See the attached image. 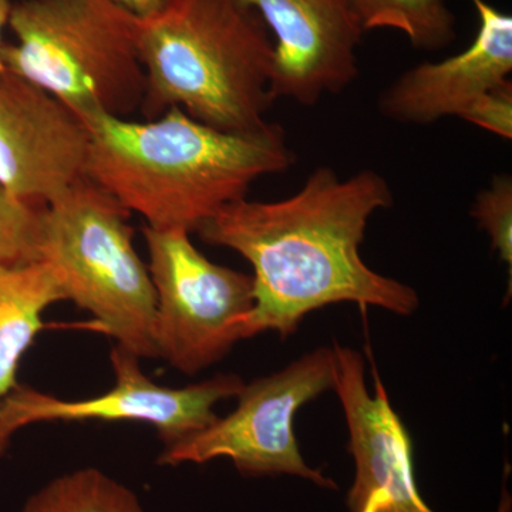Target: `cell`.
<instances>
[{
  "label": "cell",
  "instance_id": "1",
  "mask_svg": "<svg viewBox=\"0 0 512 512\" xmlns=\"http://www.w3.org/2000/svg\"><path fill=\"white\" fill-rule=\"evenodd\" d=\"M393 202L392 188L376 171L340 178L318 167L291 197L242 198L202 225L205 244L237 252L254 269V306L242 320L241 338L276 332L286 339L306 315L333 303L416 312L417 292L377 274L360 256L370 218Z\"/></svg>",
  "mask_w": 512,
  "mask_h": 512
},
{
  "label": "cell",
  "instance_id": "2",
  "mask_svg": "<svg viewBox=\"0 0 512 512\" xmlns=\"http://www.w3.org/2000/svg\"><path fill=\"white\" fill-rule=\"evenodd\" d=\"M87 178L130 214L160 229L198 232L265 175L288 171L296 157L284 130L269 123L229 133L170 107L148 121L93 114Z\"/></svg>",
  "mask_w": 512,
  "mask_h": 512
},
{
  "label": "cell",
  "instance_id": "3",
  "mask_svg": "<svg viewBox=\"0 0 512 512\" xmlns=\"http://www.w3.org/2000/svg\"><path fill=\"white\" fill-rule=\"evenodd\" d=\"M138 49L147 113L178 107L229 133L268 126L274 39L244 0H171L157 15L138 19Z\"/></svg>",
  "mask_w": 512,
  "mask_h": 512
},
{
  "label": "cell",
  "instance_id": "4",
  "mask_svg": "<svg viewBox=\"0 0 512 512\" xmlns=\"http://www.w3.org/2000/svg\"><path fill=\"white\" fill-rule=\"evenodd\" d=\"M2 49L8 72L76 111L123 117L143 109L138 18L110 0H20Z\"/></svg>",
  "mask_w": 512,
  "mask_h": 512
},
{
  "label": "cell",
  "instance_id": "5",
  "mask_svg": "<svg viewBox=\"0 0 512 512\" xmlns=\"http://www.w3.org/2000/svg\"><path fill=\"white\" fill-rule=\"evenodd\" d=\"M130 215L89 178L80 181L43 208L37 262L117 346L156 359V293Z\"/></svg>",
  "mask_w": 512,
  "mask_h": 512
},
{
  "label": "cell",
  "instance_id": "6",
  "mask_svg": "<svg viewBox=\"0 0 512 512\" xmlns=\"http://www.w3.org/2000/svg\"><path fill=\"white\" fill-rule=\"evenodd\" d=\"M156 293L158 357L192 376L220 362L254 306L252 275L214 264L184 229L143 228Z\"/></svg>",
  "mask_w": 512,
  "mask_h": 512
},
{
  "label": "cell",
  "instance_id": "7",
  "mask_svg": "<svg viewBox=\"0 0 512 512\" xmlns=\"http://www.w3.org/2000/svg\"><path fill=\"white\" fill-rule=\"evenodd\" d=\"M335 353L319 348L274 375L244 384L238 406L204 430L165 447L158 463L177 467L228 458L249 477L289 474L336 490L338 485L303 460L293 421L296 413L333 389Z\"/></svg>",
  "mask_w": 512,
  "mask_h": 512
},
{
  "label": "cell",
  "instance_id": "8",
  "mask_svg": "<svg viewBox=\"0 0 512 512\" xmlns=\"http://www.w3.org/2000/svg\"><path fill=\"white\" fill-rule=\"evenodd\" d=\"M114 386L109 392L83 400H63L30 386L16 384L0 396V457L13 436L37 423L101 420L144 423L157 430L164 448L187 439L217 420L214 409L237 397L244 387L238 375H217L185 387H168L151 380L140 357L114 346L110 355Z\"/></svg>",
  "mask_w": 512,
  "mask_h": 512
},
{
  "label": "cell",
  "instance_id": "9",
  "mask_svg": "<svg viewBox=\"0 0 512 512\" xmlns=\"http://www.w3.org/2000/svg\"><path fill=\"white\" fill-rule=\"evenodd\" d=\"M89 130L76 111L16 74L0 72V185L45 208L87 178Z\"/></svg>",
  "mask_w": 512,
  "mask_h": 512
},
{
  "label": "cell",
  "instance_id": "10",
  "mask_svg": "<svg viewBox=\"0 0 512 512\" xmlns=\"http://www.w3.org/2000/svg\"><path fill=\"white\" fill-rule=\"evenodd\" d=\"M335 383L355 460V483L346 503L350 512H434L421 498L414 474L409 430L393 409L379 373L375 394L367 390L365 360L356 350L333 345Z\"/></svg>",
  "mask_w": 512,
  "mask_h": 512
},
{
  "label": "cell",
  "instance_id": "11",
  "mask_svg": "<svg viewBox=\"0 0 512 512\" xmlns=\"http://www.w3.org/2000/svg\"><path fill=\"white\" fill-rule=\"evenodd\" d=\"M274 39V99L315 106L348 89L359 74L363 30L349 0H244Z\"/></svg>",
  "mask_w": 512,
  "mask_h": 512
},
{
  "label": "cell",
  "instance_id": "12",
  "mask_svg": "<svg viewBox=\"0 0 512 512\" xmlns=\"http://www.w3.org/2000/svg\"><path fill=\"white\" fill-rule=\"evenodd\" d=\"M478 30L463 52L441 62H424L407 70L382 93L379 110L386 119L430 126L460 117L471 101L510 80L512 18L485 0H473Z\"/></svg>",
  "mask_w": 512,
  "mask_h": 512
},
{
  "label": "cell",
  "instance_id": "13",
  "mask_svg": "<svg viewBox=\"0 0 512 512\" xmlns=\"http://www.w3.org/2000/svg\"><path fill=\"white\" fill-rule=\"evenodd\" d=\"M66 301L42 262L0 264V396L18 384L20 360L45 328L47 308Z\"/></svg>",
  "mask_w": 512,
  "mask_h": 512
},
{
  "label": "cell",
  "instance_id": "14",
  "mask_svg": "<svg viewBox=\"0 0 512 512\" xmlns=\"http://www.w3.org/2000/svg\"><path fill=\"white\" fill-rule=\"evenodd\" d=\"M363 33L393 29L420 50L444 49L456 39V18L446 0H349Z\"/></svg>",
  "mask_w": 512,
  "mask_h": 512
},
{
  "label": "cell",
  "instance_id": "15",
  "mask_svg": "<svg viewBox=\"0 0 512 512\" xmlns=\"http://www.w3.org/2000/svg\"><path fill=\"white\" fill-rule=\"evenodd\" d=\"M19 512H146L131 488L86 467L53 478L30 495Z\"/></svg>",
  "mask_w": 512,
  "mask_h": 512
},
{
  "label": "cell",
  "instance_id": "16",
  "mask_svg": "<svg viewBox=\"0 0 512 512\" xmlns=\"http://www.w3.org/2000/svg\"><path fill=\"white\" fill-rule=\"evenodd\" d=\"M42 211L0 185V264L37 262Z\"/></svg>",
  "mask_w": 512,
  "mask_h": 512
},
{
  "label": "cell",
  "instance_id": "17",
  "mask_svg": "<svg viewBox=\"0 0 512 512\" xmlns=\"http://www.w3.org/2000/svg\"><path fill=\"white\" fill-rule=\"evenodd\" d=\"M471 217L478 227L487 232L491 248L501 261L508 265L510 284L512 276V178L511 175H497L490 187L478 192ZM512 286V285H511Z\"/></svg>",
  "mask_w": 512,
  "mask_h": 512
},
{
  "label": "cell",
  "instance_id": "18",
  "mask_svg": "<svg viewBox=\"0 0 512 512\" xmlns=\"http://www.w3.org/2000/svg\"><path fill=\"white\" fill-rule=\"evenodd\" d=\"M458 119L490 131L505 140L512 138V82L498 84L478 96Z\"/></svg>",
  "mask_w": 512,
  "mask_h": 512
},
{
  "label": "cell",
  "instance_id": "19",
  "mask_svg": "<svg viewBox=\"0 0 512 512\" xmlns=\"http://www.w3.org/2000/svg\"><path fill=\"white\" fill-rule=\"evenodd\" d=\"M110 2L127 10L138 19H147L161 12L171 0H110Z\"/></svg>",
  "mask_w": 512,
  "mask_h": 512
},
{
  "label": "cell",
  "instance_id": "20",
  "mask_svg": "<svg viewBox=\"0 0 512 512\" xmlns=\"http://www.w3.org/2000/svg\"><path fill=\"white\" fill-rule=\"evenodd\" d=\"M10 8H12V2H10V0H0V72L5 70L2 60V49L5 42H3L2 35L3 30L8 26Z\"/></svg>",
  "mask_w": 512,
  "mask_h": 512
},
{
  "label": "cell",
  "instance_id": "21",
  "mask_svg": "<svg viewBox=\"0 0 512 512\" xmlns=\"http://www.w3.org/2000/svg\"><path fill=\"white\" fill-rule=\"evenodd\" d=\"M498 512H511V498L507 491H504L503 500H501Z\"/></svg>",
  "mask_w": 512,
  "mask_h": 512
}]
</instances>
